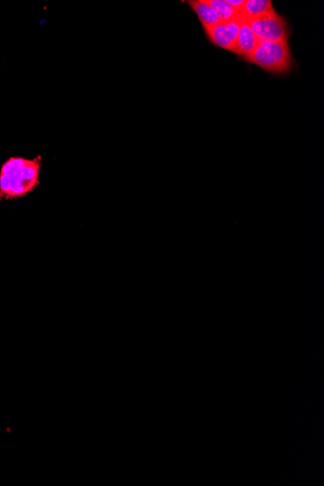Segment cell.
Wrapping results in <instances>:
<instances>
[{
	"label": "cell",
	"mask_w": 324,
	"mask_h": 486,
	"mask_svg": "<svg viewBox=\"0 0 324 486\" xmlns=\"http://www.w3.org/2000/svg\"><path fill=\"white\" fill-rule=\"evenodd\" d=\"M246 62L270 74H286L295 67L288 39L259 42Z\"/></svg>",
	"instance_id": "cell-2"
},
{
	"label": "cell",
	"mask_w": 324,
	"mask_h": 486,
	"mask_svg": "<svg viewBox=\"0 0 324 486\" xmlns=\"http://www.w3.org/2000/svg\"><path fill=\"white\" fill-rule=\"evenodd\" d=\"M226 3L240 13L246 4V0H226Z\"/></svg>",
	"instance_id": "cell-9"
},
{
	"label": "cell",
	"mask_w": 324,
	"mask_h": 486,
	"mask_svg": "<svg viewBox=\"0 0 324 486\" xmlns=\"http://www.w3.org/2000/svg\"><path fill=\"white\" fill-rule=\"evenodd\" d=\"M41 155L34 160L13 156L0 169V200L27 195L40 184Z\"/></svg>",
	"instance_id": "cell-1"
},
{
	"label": "cell",
	"mask_w": 324,
	"mask_h": 486,
	"mask_svg": "<svg viewBox=\"0 0 324 486\" xmlns=\"http://www.w3.org/2000/svg\"><path fill=\"white\" fill-rule=\"evenodd\" d=\"M211 7L218 14L221 23L231 22L239 17L240 13L230 6L226 0H208Z\"/></svg>",
	"instance_id": "cell-8"
},
{
	"label": "cell",
	"mask_w": 324,
	"mask_h": 486,
	"mask_svg": "<svg viewBox=\"0 0 324 486\" xmlns=\"http://www.w3.org/2000/svg\"><path fill=\"white\" fill-rule=\"evenodd\" d=\"M187 4L197 15L204 29L221 23L218 14L211 7L208 0H193V2H187Z\"/></svg>",
	"instance_id": "cell-6"
},
{
	"label": "cell",
	"mask_w": 324,
	"mask_h": 486,
	"mask_svg": "<svg viewBox=\"0 0 324 486\" xmlns=\"http://www.w3.org/2000/svg\"><path fill=\"white\" fill-rule=\"evenodd\" d=\"M239 18L241 20V26L234 53L246 61L256 50L259 41L255 36L248 21H246L241 17Z\"/></svg>",
	"instance_id": "cell-5"
},
{
	"label": "cell",
	"mask_w": 324,
	"mask_h": 486,
	"mask_svg": "<svg viewBox=\"0 0 324 486\" xmlns=\"http://www.w3.org/2000/svg\"><path fill=\"white\" fill-rule=\"evenodd\" d=\"M273 9V5L270 0H246L239 17L245 20H252Z\"/></svg>",
	"instance_id": "cell-7"
},
{
	"label": "cell",
	"mask_w": 324,
	"mask_h": 486,
	"mask_svg": "<svg viewBox=\"0 0 324 486\" xmlns=\"http://www.w3.org/2000/svg\"><path fill=\"white\" fill-rule=\"evenodd\" d=\"M245 20V19H244ZM255 36L261 41H282L288 39L287 23L274 9L252 20H246Z\"/></svg>",
	"instance_id": "cell-3"
},
{
	"label": "cell",
	"mask_w": 324,
	"mask_h": 486,
	"mask_svg": "<svg viewBox=\"0 0 324 486\" xmlns=\"http://www.w3.org/2000/svg\"><path fill=\"white\" fill-rule=\"evenodd\" d=\"M240 26L241 20L238 17L234 21L220 23L217 26L206 28L204 31L208 39L214 45L234 53Z\"/></svg>",
	"instance_id": "cell-4"
}]
</instances>
